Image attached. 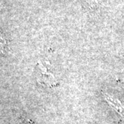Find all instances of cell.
I'll return each mask as SVG.
<instances>
[{
  "label": "cell",
  "instance_id": "6da1fadb",
  "mask_svg": "<svg viewBox=\"0 0 124 124\" xmlns=\"http://www.w3.org/2000/svg\"><path fill=\"white\" fill-rule=\"evenodd\" d=\"M105 99L115 110L121 116L124 117V107L123 106L119 100L115 99L114 97H112L108 94H105Z\"/></svg>",
  "mask_w": 124,
  "mask_h": 124
},
{
  "label": "cell",
  "instance_id": "7a4b0ae2",
  "mask_svg": "<svg viewBox=\"0 0 124 124\" xmlns=\"http://www.w3.org/2000/svg\"><path fill=\"white\" fill-rule=\"evenodd\" d=\"M89 4L92 5H97L101 0H86Z\"/></svg>",
  "mask_w": 124,
  "mask_h": 124
}]
</instances>
